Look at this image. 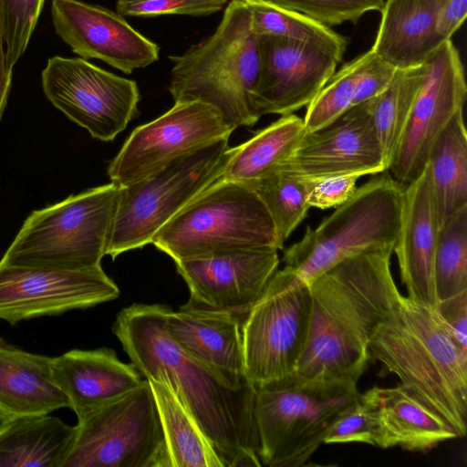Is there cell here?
I'll list each match as a JSON object with an SVG mask.
<instances>
[{"instance_id":"obj_1","label":"cell","mask_w":467,"mask_h":467,"mask_svg":"<svg viewBox=\"0 0 467 467\" xmlns=\"http://www.w3.org/2000/svg\"><path fill=\"white\" fill-rule=\"evenodd\" d=\"M168 306L132 304L112 331L144 379L165 383L196 420L224 467L244 451L259 456L254 385H234L184 351L168 334Z\"/></svg>"},{"instance_id":"obj_2","label":"cell","mask_w":467,"mask_h":467,"mask_svg":"<svg viewBox=\"0 0 467 467\" xmlns=\"http://www.w3.org/2000/svg\"><path fill=\"white\" fill-rule=\"evenodd\" d=\"M392 248L348 257L307 283L311 308L302 378L358 383L370 341L400 293L390 271Z\"/></svg>"},{"instance_id":"obj_3","label":"cell","mask_w":467,"mask_h":467,"mask_svg":"<svg viewBox=\"0 0 467 467\" xmlns=\"http://www.w3.org/2000/svg\"><path fill=\"white\" fill-rule=\"evenodd\" d=\"M369 356L443 418L459 438L467 431V351L436 308L400 295L375 332Z\"/></svg>"},{"instance_id":"obj_4","label":"cell","mask_w":467,"mask_h":467,"mask_svg":"<svg viewBox=\"0 0 467 467\" xmlns=\"http://www.w3.org/2000/svg\"><path fill=\"white\" fill-rule=\"evenodd\" d=\"M169 58L173 63L169 89L174 102H204L234 130L253 126L261 118L254 106L259 40L244 0L228 4L213 35Z\"/></svg>"},{"instance_id":"obj_5","label":"cell","mask_w":467,"mask_h":467,"mask_svg":"<svg viewBox=\"0 0 467 467\" xmlns=\"http://www.w3.org/2000/svg\"><path fill=\"white\" fill-rule=\"evenodd\" d=\"M262 465H305L340 413L359 397L358 383L308 379L295 372L254 385Z\"/></svg>"},{"instance_id":"obj_6","label":"cell","mask_w":467,"mask_h":467,"mask_svg":"<svg viewBox=\"0 0 467 467\" xmlns=\"http://www.w3.org/2000/svg\"><path fill=\"white\" fill-rule=\"evenodd\" d=\"M405 184L384 171L353 194L299 242L284 252L285 267L308 283L341 261L363 253L394 248Z\"/></svg>"},{"instance_id":"obj_7","label":"cell","mask_w":467,"mask_h":467,"mask_svg":"<svg viewBox=\"0 0 467 467\" xmlns=\"http://www.w3.org/2000/svg\"><path fill=\"white\" fill-rule=\"evenodd\" d=\"M119 190V186L111 182L32 212L1 261L54 270L101 266Z\"/></svg>"},{"instance_id":"obj_8","label":"cell","mask_w":467,"mask_h":467,"mask_svg":"<svg viewBox=\"0 0 467 467\" xmlns=\"http://www.w3.org/2000/svg\"><path fill=\"white\" fill-rule=\"evenodd\" d=\"M151 244L174 262L229 250L282 249L272 218L254 190L221 178L181 209Z\"/></svg>"},{"instance_id":"obj_9","label":"cell","mask_w":467,"mask_h":467,"mask_svg":"<svg viewBox=\"0 0 467 467\" xmlns=\"http://www.w3.org/2000/svg\"><path fill=\"white\" fill-rule=\"evenodd\" d=\"M229 138L213 140L142 180L119 186L106 255L114 260L151 244L163 225L221 176L232 151Z\"/></svg>"},{"instance_id":"obj_10","label":"cell","mask_w":467,"mask_h":467,"mask_svg":"<svg viewBox=\"0 0 467 467\" xmlns=\"http://www.w3.org/2000/svg\"><path fill=\"white\" fill-rule=\"evenodd\" d=\"M63 467H169L164 434L147 379L76 425Z\"/></svg>"},{"instance_id":"obj_11","label":"cell","mask_w":467,"mask_h":467,"mask_svg":"<svg viewBox=\"0 0 467 467\" xmlns=\"http://www.w3.org/2000/svg\"><path fill=\"white\" fill-rule=\"evenodd\" d=\"M311 297L306 283L276 270L241 326L244 374L254 385L295 372L306 345Z\"/></svg>"},{"instance_id":"obj_12","label":"cell","mask_w":467,"mask_h":467,"mask_svg":"<svg viewBox=\"0 0 467 467\" xmlns=\"http://www.w3.org/2000/svg\"><path fill=\"white\" fill-rule=\"evenodd\" d=\"M41 81L55 108L102 141L113 140L139 112L140 92L134 80L82 57H50Z\"/></svg>"},{"instance_id":"obj_13","label":"cell","mask_w":467,"mask_h":467,"mask_svg":"<svg viewBox=\"0 0 467 467\" xmlns=\"http://www.w3.org/2000/svg\"><path fill=\"white\" fill-rule=\"evenodd\" d=\"M234 130L212 106L198 100L174 102L161 117L137 127L108 166L119 186L142 180L173 160Z\"/></svg>"},{"instance_id":"obj_14","label":"cell","mask_w":467,"mask_h":467,"mask_svg":"<svg viewBox=\"0 0 467 467\" xmlns=\"http://www.w3.org/2000/svg\"><path fill=\"white\" fill-rule=\"evenodd\" d=\"M424 66L407 127L388 170L405 185L421 173L440 137L463 110L467 96L463 64L451 39L441 42Z\"/></svg>"},{"instance_id":"obj_15","label":"cell","mask_w":467,"mask_h":467,"mask_svg":"<svg viewBox=\"0 0 467 467\" xmlns=\"http://www.w3.org/2000/svg\"><path fill=\"white\" fill-rule=\"evenodd\" d=\"M119 289L101 266L54 270L0 260V319L22 320L86 309L116 299Z\"/></svg>"},{"instance_id":"obj_16","label":"cell","mask_w":467,"mask_h":467,"mask_svg":"<svg viewBox=\"0 0 467 467\" xmlns=\"http://www.w3.org/2000/svg\"><path fill=\"white\" fill-rule=\"evenodd\" d=\"M278 250L240 249L175 261L190 290L186 305L244 321L279 265Z\"/></svg>"},{"instance_id":"obj_17","label":"cell","mask_w":467,"mask_h":467,"mask_svg":"<svg viewBox=\"0 0 467 467\" xmlns=\"http://www.w3.org/2000/svg\"><path fill=\"white\" fill-rule=\"evenodd\" d=\"M279 169L308 180L387 171L368 101L351 108L332 124L306 133Z\"/></svg>"},{"instance_id":"obj_18","label":"cell","mask_w":467,"mask_h":467,"mask_svg":"<svg viewBox=\"0 0 467 467\" xmlns=\"http://www.w3.org/2000/svg\"><path fill=\"white\" fill-rule=\"evenodd\" d=\"M260 72L254 106L261 117L289 115L307 106L339 63L324 50L286 37L258 36Z\"/></svg>"},{"instance_id":"obj_19","label":"cell","mask_w":467,"mask_h":467,"mask_svg":"<svg viewBox=\"0 0 467 467\" xmlns=\"http://www.w3.org/2000/svg\"><path fill=\"white\" fill-rule=\"evenodd\" d=\"M57 34L82 58H96L130 74L159 58L160 48L121 15L80 0H52Z\"/></svg>"},{"instance_id":"obj_20","label":"cell","mask_w":467,"mask_h":467,"mask_svg":"<svg viewBox=\"0 0 467 467\" xmlns=\"http://www.w3.org/2000/svg\"><path fill=\"white\" fill-rule=\"evenodd\" d=\"M440 231L436 199L428 164L406 184L400 228L393 248L408 297L438 306L434 257Z\"/></svg>"},{"instance_id":"obj_21","label":"cell","mask_w":467,"mask_h":467,"mask_svg":"<svg viewBox=\"0 0 467 467\" xmlns=\"http://www.w3.org/2000/svg\"><path fill=\"white\" fill-rule=\"evenodd\" d=\"M53 379L78 420L139 387L143 381L130 363L109 348L72 349L52 360Z\"/></svg>"},{"instance_id":"obj_22","label":"cell","mask_w":467,"mask_h":467,"mask_svg":"<svg viewBox=\"0 0 467 467\" xmlns=\"http://www.w3.org/2000/svg\"><path fill=\"white\" fill-rule=\"evenodd\" d=\"M359 397L373 418L377 447L426 452L459 438L443 418L401 384L374 387Z\"/></svg>"},{"instance_id":"obj_23","label":"cell","mask_w":467,"mask_h":467,"mask_svg":"<svg viewBox=\"0 0 467 467\" xmlns=\"http://www.w3.org/2000/svg\"><path fill=\"white\" fill-rule=\"evenodd\" d=\"M165 325L189 355L234 385L249 381L244 374L242 321L237 317L184 304L178 311L167 307Z\"/></svg>"},{"instance_id":"obj_24","label":"cell","mask_w":467,"mask_h":467,"mask_svg":"<svg viewBox=\"0 0 467 467\" xmlns=\"http://www.w3.org/2000/svg\"><path fill=\"white\" fill-rule=\"evenodd\" d=\"M52 360L0 337V422L69 408L53 379Z\"/></svg>"},{"instance_id":"obj_25","label":"cell","mask_w":467,"mask_h":467,"mask_svg":"<svg viewBox=\"0 0 467 467\" xmlns=\"http://www.w3.org/2000/svg\"><path fill=\"white\" fill-rule=\"evenodd\" d=\"M439 0H385L370 48L399 69L420 66L441 42L437 28Z\"/></svg>"},{"instance_id":"obj_26","label":"cell","mask_w":467,"mask_h":467,"mask_svg":"<svg viewBox=\"0 0 467 467\" xmlns=\"http://www.w3.org/2000/svg\"><path fill=\"white\" fill-rule=\"evenodd\" d=\"M76 431L49 414L0 422V467H63Z\"/></svg>"},{"instance_id":"obj_27","label":"cell","mask_w":467,"mask_h":467,"mask_svg":"<svg viewBox=\"0 0 467 467\" xmlns=\"http://www.w3.org/2000/svg\"><path fill=\"white\" fill-rule=\"evenodd\" d=\"M305 134L303 119L294 113L281 116L233 147L219 178L248 183L274 172L293 154Z\"/></svg>"},{"instance_id":"obj_28","label":"cell","mask_w":467,"mask_h":467,"mask_svg":"<svg viewBox=\"0 0 467 467\" xmlns=\"http://www.w3.org/2000/svg\"><path fill=\"white\" fill-rule=\"evenodd\" d=\"M164 434L169 467H224L212 443L174 392L148 380Z\"/></svg>"},{"instance_id":"obj_29","label":"cell","mask_w":467,"mask_h":467,"mask_svg":"<svg viewBox=\"0 0 467 467\" xmlns=\"http://www.w3.org/2000/svg\"><path fill=\"white\" fill-rule=\"evenodd\" d=\"M427 164L441 227L453 213L467 206V133L463 110L441 134Z\"/></svg>"},{"instance_id":"obj_30","label":"cell","mask_w":467,"mask_h":467,"mask_svg":"<svg viewBox=\"0 0 467 467\" xmlns=\"http://www.w3.org/2000/svg\"><path fill=\"white\" fill-rule=\"evenodd\" d=\"M424 72V63L399 69L389 87L368 100L377 138L388 170L407 127Z\"/></svg>"},{"instance_id":"obj_31","label":"cell","mask_w":467,"mask_h":467,"mask_svg":"<svg viewBox=\"0 0 467 467\" xmlns=\"http://www.w3.org/2000/svg\"><path fill=\"white\" fill-rule=\"evenodd\" d=\"M254 32L258 36L286 37L317 47L341 62L348 40L330 26L269 0H244Z\"/></svg>"},{"instance_id":"obj_32","label":"cell","mask_w":467,"mask_h":467,"mask_svg":"<svg viewBox=\"0 0 467 467\" xmlns=\"http://www.w3.org/2000/svg\"><path fill=\"white\" fill-rule=\"evenodd\" d=\"M245 184L254 190L265 205L283 249L285 242L306 218L310 208L305 180L286 170L277 169Z\"/></svg>"},{"instance_id":"obj_33","label":"cell","mask_w":467,"mask_h":467,"mask_svg":"<svg viewBox=\"0 0 467 467\" xmlns=\"http://www.w3.org/2000/svg\"><path fill=\"white\" fill-rule=\"evenodd\" d=\"M438 304L467 291V206L440 227L434 257Z\"/></svg>"},{"instance_id":"obj_34","label":"cell","mask_w":467,"mask_h":467,"mask_svg":"<svg viewBox=\"0 0 467 467\" xmlns=\"http://www.w3.org/2000/svg\"><path fill=\"white\" fill-rule=\"evenodd\" d=\"M356 66L357 57L335 71L307 105L303 119L306 133L332 124L353 107Z\"/></svg>"},{"instance_id":"obj_35","label":"cell","mask_w":467,"mask_h":467,"mask_svg":"<svg viewBox=\"0 0 467 467\" xmlns=\"http://www.w3.org/2000/svg\"><path fill=\"white\" fill-rule=\"evenodd\" d=\"M45 0H0V17L7 64L13 69L25 53Z\"/></svg>"},{"instance_id":"obj_36","label":"cell","mask_w":467,"mask_h":467,"mask_svg":"<svg viewBox=\"0 0 467 467\" xmlns=\"http://www.w3.org/2000/svg\"><path fill=\"white\" fill-rule=\"evenodd\" d=\"M325 26L356 23L367 12H381L385 0H269Z\"/></svg>"},{"instance_id":"obj_37","label":"cell","mask_w":467,"mask_h":467,"mask_svg":"<svg viewBox=\"0 0 467 467\" xmlns=\"http://www.w3.org/2000/svg\"><path fill=\"white\" fill-rule=\"evenodd\" d=\"M227 0H117L121 16L151 17L165 15L209 16L223 9Z\"/></svg>"},{"instance_id":"obj_38","label":"cell","mask_w":467,"mask_h":467,"mask_svg":"<svg viewBox=\"0 0 467 467\" xmlns=\"http://www.w3.org/2000/svg\"><path fill=\"white\" fill-rule=\"evenodd\" d=\"M399 68L371 49L357 57L353 107L368 101L383 92L392 82Z\"/></svg>"},{"instance_id":"obj_39","label":"cell","mask_w":467,"mask_h":467,"mask_svg":"<svg viewBox=\"0 0 467 467\" xmlns=\"http://www.w3.org/2000/svg\"><path fill=\"white\" fill-rule=\"evenodd\" d=\"M347 442L376 445L374 420L360 397L340 413L323 441L327 444Z\"/></svg>"},{"instance_id":"obj_40","label":"cell","mask_w":467,"mask_h":467,"mask_svg":"<svg viewBox=\"0 0 467 467\" xmlns=\"http://www.w3.org/2000/svg\"><path fill=\"white\" fill-rule=\"evenodd\" d=\"M358 178L357 175H340L314 180L304 179L308 205L310 208L318 209L340 205L353 194Z\"/></svg>"},{"instance_id":"obj_41","label":"cell","mask_w":467,"mask_h":467,"mask_svg":"<svg viewBox=\"0 0 467 467\" xmlns=\"http://www.w3.org/2000/svg\"><path fill=\"white\" fill-rule=\"evenodd\" d=\"M436 309L460 347L467 351V291L440 302Z\"/></svg>"},{"instance_id":"obj_42","label":"cell","mask_w":467,"mask_h":467,"mask_svg":"<svg viewBox=\"0 0 467 467\" xmlns=\"http://www.w3.org/2000/svg\"><path fill=\"white\" fill-rule=\"evenodd\" d=\"M467 14V0H439L437 28L443 40L451 39Z\"/></svg>"},{"instance_id":"obj_43","label":"cell","mask_w":467,"mask_h":467,"mask_svg":"<svg viewBox=\"0 0 467 467\" xmlns=\"http://www.w3.org/2000/svg\"><path fill=\"white\" fill-rule=\"evenodd\" d=\"M13 69L9 67L6 60L5 42L0 17V120L4 114L11 88Z\"/></svg>"}]
</instances>
